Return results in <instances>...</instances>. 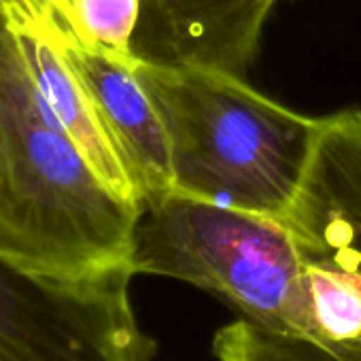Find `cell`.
<instances>
[{
  "label": "cell",
  "mask_w": 361,
  "mask_h": 361,
  "mask_svg": "<svg viewBox=\"0 0 361 361\" xmlns=\"http://www.w3.org/2000/svg\"><path fill=\"white\" fill-rule=\"evenodd\" d=\"M136 213L41 98L0 7V253L64 279L130 268Z\"/></svg>",
  "instance_id": "cell-1"
},
{
  "label": "cell",
  "mask_w": 361,
  "mask_h": 361,
  "mask_svg": "<svg viewBox=\"0 0 361 361\" xmlns=\"http://www.w3.org/2000/svg\"><path fill=\"white\" fill-rule=\"evenodd\" d=\"M166 128L172 190L285 219L304 178L319 117L264 96L240 75L136 62Z\"/></svg>",
  "instance_id": "cell-2"
},
{
  "label": "cell",
  "mask_w": 361,
  "mask_h": 361,
  "mask_svg": "<svg viewBox=\"0 0 361 361\" xmlns=\"http://www.w3.org/2000/svg\"><path fill=\"white\" fill-rule=\"evenodd\" d=\"M128 266L217 293L243 319L306 336V262L287 224L176 190L138 198Z\"/></svg>",
  "instance_id": "cell-3"
},
{
  "label": "cell",
  "mask_w": 361,
  "mask_h": 361,
  "mask_svg": "<svg viewBox=\"0 0 361 361\" xmlns=\"http://www.w3.org/2000/svg\"><path fill=\"white\" fill-rule=\"evenodd\" d=\"M130 268L83 279L0 253V361H151L130 302Z\"/></svg>",
  "instance_id": "cell-4"
},
{
  "label": "cell",
  "mask_w": 361,
  "mask_h": 361,
  "mask_svg": "<svg viewBox=\"0 0 361 361\" xmlns=\"http://www.w3.org/2000/svg\"><path fill=\"white\" fill-rule=\"evenodd\" d=\"M283 221L306 264L361 279V109L319 117L304 178Z\"/></svg>",
  "instance_id": "cell-5"
},
{
  "label": "cell",
  "mask_w": 361,
  "mask_h": 361,
  "mask_svg": "<svg viewBox=\"0 0 361 361\" xmlns=\"http://www.w3.org/2000/svg\"><path fill=\"white\" fill-rule=\"evenodd\" d=\"M279 0H142L132 49L159 64L245 75Z\"/></svg>",
  "instance_id": "cell-6"
},
{
  "label": "cell",
  "mask_w": 361,
  "mask_h": 361,
  "mask_svg": "<svg viewBox=\"0 0 361 361\" xmlns=\"http://www.w3.org/2000/svg\"><path fill=\"white\" fill-rule=\"evenodd\" d=\"M58 37L71 66L100 111L138 198L170 190L168 136L149 92L136 75L138 58L121 60L87 47L64 18H58Z\"/></svg>",
  "instance_id": "cell-7"
},
{
  "label": "cell",
  "mask_w": 361,
  "mask_h": 361,
  "mask_svg": "<svg viewBox=\"0 0 361 361\" xmlns=\"http://www.w3.org/2000/svg\"><path fill=\"white\" fill-rule=\"evenodd\" d=\"M310 291L308 338L340 361H361V279L306 264Z\"/></svg>",
  "instance_id": "cell-8"
},
{
  "label": "cell",
  "mask_w": 361,
  "mask_h": 361,
  "mask_svg": "<svg viewBox=\"0 0 361 361\" xmlns=\"http://www.w3.org/2000/svg\"><path fill=\"white\" fill-rule=\"evenodd\" d=\"M213 355L217 361H340L306 336L268 329L243 317L215 334Z\"/></svg>",
  "instance_id": "cell-9"
},
{
  "label": "cell",
  "mask_w": 361,
  "mask_h": 361,
  "mask_svg": "<svg viewBox=\"0 0 361 361\" xmlns=\"http://www.w3.org/2000/svg\"><path fill=\"white\" fill-rule=\"evenodd\" d=\"M142 0H77V32L87 47L121 60H136L132 49Z\"/></svg>",
  "instance_id": "cell-10"
},
{
  "label": "cell",
  "mask_w": 361,
  "mask_h": 361,
  "mask_svg": "<svg viewBox=\"0 0 361 361\" xmlns=\"http://www.w3.org/2000/svg\"><path fill=\"white\" fill-rule=\"evenodd\" d=\"M51 5L56 7V11L60 13V18H64V22H68L75 28V32H77V16H75L77 0H51Z\"/></svg>",
  "instance_id": "cell-11"
}]
</instances>
